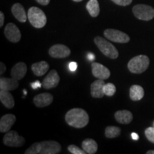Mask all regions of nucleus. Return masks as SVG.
Segmentation results:
<instances>
[{"label":"nucleus","mask_w":154,"mask_h":154,"mask_svg":"<svg viewBox=\"0 0 154 154\" xmlns=\"http://www.w3.org/2000/svg\"><path fill=\"white\" fill-rule=\"evenodd\" d=\"M65 120L69 126L76 128H82L88 124L89 117L85 110L75 108L66 113Z\"/></svg>","instance_id":"1"},{"label":"nucleus","mask_w":154,"mask_h":154,"mask_svg":"<svg viewBox=\"0 0 154 154\" xmlns=\"http://www.w3.org/2000/svg\"><path fill=\"white\" fill-rule=\"evenodd\" d=\"M149 58L146 55H138L131 59L128 63V69L133 74H141L149 68Z\"/></svg>","instance_id":"2"},{"label":"nucleus","mask_w":154,"mask_h":154,"mask_svg":"<svg viewBox=\"0 0 154 154\" xmlns=\"http://www.w3.org/2000/svg\"><path fill=\"white\" fill-rule=\"evenodd\" d=\"M94 42L102 54L106 57L111 59H117L119 57L118 50L112 44L106 40V38L101 36H96L94 38Z\"/></svg>","instance_id":"3"},{"label":"nucleus","mask_w":154,"mask_h":154,"mask_svg":"<svg viewBox=\"0 0 154 154\" xmlns=\"http://www.w3.org/2000/svg\"><path fill=\"white\" fill-rule=\"evenodd\" d=\"M27 17L30 24L35 28H43L47 24V17L44 11L38 7H31L28 11Z\"/></svg>","instance_id":"4"},{"label":"nucleus","mask_w":154,"mask_h":154,"mask_svg":"<svg viewBox=\"0 0 154 154\" xmlns=\"http://www.w3.org/2000/svg\"><path fill=\"white\" fill-rule=\"evenodd\" d=\"M133 13L140 20L149 21L154 17V9L146 5H136L133 7Z\"/></svg>","instance_id":"5"},{"label":"nucleus","mask_w":154,"mask_h":154,"mask_svg":"<svg viewBox=\"0 0 154 154\" xmlns=\"http://www.w3.org/2000/svg\"><path fill=\"white\" fill-rule=\"evenodd\" d=\"M3 142L5 145L9 147H21L25 143L26 140L15 131H9L4 136Z\"/></svg>","instance_id":"6"},{"label":"nucleus","mask_w":154,"mask_h":154,"mask_svg":"<svg viewBox=\"0 0 154 154\" xmlns=\"http://www.w3.org/2000/svg\"><path fill=\"white\" fill-rule=\"evenodd\" d=\"M103 34H104L105 37L108 39L111 42H116V43L125 44L128 43L130 41L129 36L119 30L108 29H106L104 31Z\"/></svg>","instance_id":"7"},{"label":"nucleus","mask_w":154,"mask_h":154,"mask_svg":"<svg viewBox=\"0 0 154 154\" xmlns=\"http://www.w3.org/2000/svg\"><path fill=\"white\" fill-rule=\"evenodd\" d=\"M49 54L56 59H63L68 57L71 54V50L68 47L63 44H54L50 47Z\"/></svg>","instance_id":"8"},{"label":"nucleus","mask_w":154,"mask_h":154,"mask_svg":"<svg viewBox=\"0 0 154 154\" xmlns=\"http://www.w3.org/2000/svg\"><path fill=\"white\" fill-rule=\"evenodd\" d=\"M5 35L9 42L17 43L22 38L20 30L13 23H9L5 28Z\"/></svg>","instance_id":"9"},{"label":"nucleus","mask_w":154,"mask_h":154,"mask_svg":"<svg viewBox=\"0 0 154 154\" xmlns=\"http://www.w3.org/2000/svg\"><path fill=\"white\" fill-rule=\"evenodd\" d=\"M40 143V154H58L61 152V146L55 140H44Z\"/></svg>","instance_id":"10"},{"label":"nucleus","mask_w":154,"mask_h":154,"mask_svg":"<svg viewBox=\"0 0 154 154\" xmlns=\"http://www.w3.org/2000/svg\"><path fill=\"white\" fill-rule=\"evenodd\" d=\"M92 74L94 77H96L99 79L105 80L108 79L111 76V72L109 69L103 65L97 62H93L91 63Z\"/></svg>","instance_id":"11"},{"label":"nucleus","mask_w":154,"mask_h":154,"mask_svg":"<svg viewBox=\"0 0 154 154\" xmlns=\"http://www.w3.org/2000/svg\"><path fill=\"white\" fill-rule=\"evenodd\" d=\"M60 82V77L56 70H51L42 82V86L45 89H51V88L57 87Z\"/></svg>","instance_id":"12"},{"label":"nucleus","mask_w":154,"mask_h":154,"mask_svg":"<svg viewBox=\"0 0 154 154\" xmlns=\"http://www.w3.org/2000/svg\"><path fill=\"white\" fill-rule=\"evenodd\" d=\"M53 96L49 93H42L34 96V103L36 107L43 108L49 106L52 103Z\"/></svg>","instance_id":"13"},{"label":"nucleus","mask_w":154,"mask_h":154,"mask_svg":"<svg viewBox=\"0 0 154 154\" xmlns=\"http://www.w3.org/2000/svg\"><path fill=\"white\" fill-rule=\"evenodd\" d=\"M16 122V116L8 113L3 116L0 119V131L1 133H7L11 129V126Z\"/></svg>","instance_id":"14"},{"label":"nucleus","mask_w":154,"mask_h":154,"mask_svg":"<svg viewBox=\"0 0 154 154\" xmlns=\"http://www.w3.org/2000/svg\"><path fill=\"white\" fill-rule=\"evenodd\" d=\"M27 66L24 62H19L12 67L11 70V76L17 81L22 80L26 76Z\"/></svg>","instance_id":"15"},{"label":"nucleus","mask_w":154,"mask_h":154,"mask_svg":"<svg viewBox=\"0 0 154 154\" xmlns=\"http://www.w3.org/2000/svg\"><path fill=\"white\" fill-rule=\"evenodd\" d=\"M19 81L14 78H5L2 77L0 79V89L5 91H14L19 87Z\"/></svg>","instance_id":"16"},{"label":"nucleus","mask_w":154,"mask_h":154,"mask_svg":"<svg viewBox=\"0 0 154 154\" xmlns=\"http://www.w3.org/2000/svg\"><path fill=\"white\" fill-rule=\"evenodd\" d=\"M106 83L102 79H98L94 82L91 85V94L94 98H102L105 95L103 92Z\"/></svg>","instance_id":"17"},{"label":"nucleus","mask_w":154,"mask_h":154,"mask_svg":"<svg viewBox=\"0 0 154 154\" xmlns=\"http://www.w3.org/2000/svg\"><path fill=\"white\" fill-rule=\"evenodd\" d=\"M114 116L117 122L122 124H128L133 120V114L131 112L127 110H121L116 111L115 113Z\"/></svg>","instance_id":"18"},{"label":"nucleus","mask_w":154,"mask_h":154,"mask_svg":"<svg viewBox=\"0 0 154 154\" xmlns=\"http://www.w3.org/2000/svg\"><path fill=\"white\" fill-rule=\"evenodd\" d=\"M11 12L19 22H25L28 18L25 12L24 7L19 3H16L11 7Z\"/></svg>","instance_id":"19"},{"label":"nucleus","mask_w":154,"mask_h":154,"mask_svg":"<svg viewBox=\"0 0 154 154\" xmlns=\"http://www.w3.org/2000/svg\"><path fill=\"white\" fill-rule=\"evenodd\" d=\"M0 101L2 103L7 109H11L15 104L14 99L9 91L1 90L0 91Z\"/></svg>","instance_id":"20"},{"label":"nucleus","mask_w":154,"mask_h":154,"mask_svg":"<svg viewBox=\"0 0 154 154\" xmlns=\"http://www.w3.org/2000/svg\"><path fill=\"white\" fill-rule=\"evenodd\" d=\"M49 65L47 61H42L39 62L34 63L32 65V70L34 75L37 76H43L49 71Z\"/></svg>","instance_id":"21"},{"label":"nucleus","mask_w":154,"mask_h":154,"mask_svg":"<svg viewBox=\"0 0 154 154\" xmlns=\"http://www.w3.org/2000/svg\"><path fill=\"white\" fill-rule=\"evenodd\" d=\"M82 149L86 153L94 154L98 150V144L91 138H86L82 142Z\"/></svg>","instance_id":"22"},{"label":"nucleus","mask_w":154,"mask_h":154,"mask_svg":"<svg viewBox=\"0 0 154 154\" xmlns=\"http://www.w3.org/2000/svg\"><path fill=\"white\" fill-rule=\"evenodd\" d=\"M144 90L139 85H133L130 88V98L133 101H139L143 97Z\"/></svg>","instance_id":"23"},{"label":"nucleus","mask_w":154,"mask_h":154,"mask_svg":"<svg viewBox=\"0 0 154 154\" xmlns=\"http://www.w3.org/2000/svg\"><path fill=\"white\" fill-rule=\"evenodd\" d=\"M86 9L92 17H96L99 14L100 7L98 0H89L86 4Z\"/></svg>","instance_id":"24"},{"label":"nucleus","mask_w":154,"mask_h":154,"mask_svg":"<svg viewBox=\"0 0 154 154\" xmlns=\"http://www.w3.org/2000/svg\"><path fill=\"white\" fill-rule=\"evenodd\" d=\"M121 129L117 126H108L105 129V136L108 138H116L120 136Z\"/></svg>","instance_id":"25"},{"label":"nucleus","mask_w":154,"mask_h":154,"mask_svg":"<svg viewBox=\"0 0 154 154\" xmlns=\"http://www.w3.org/2000/svg\"><path fill=\"white\" fill-rule=\"evenodd\" d=\"M116 91V88L114 84H111V83H108L106 84L103 88V92H104L105 95L108 96H112L115 94Z\"/></svg>","instance_id":"26"},{"label":"nucleus","mask_w":154,"mask_h":154,"mask_svg":"<svg viewBox=\"0 0 154 154\" xmlns=\"http://www.w3.org/2000/svg\"><path fill=\"white\" fill-rule=\"evenodd\" d=\"M41 151V143H34L26 150L25 154H40Z\"/></svg>","instance_id":"27"},{"label":"nucleus","mask_w":154,"mask_h":154,"mask_svg":"<svg viewBox=\"0 0 154 154\" xmlns=\"http://www.w3.org/2000/svg\"><path fill=\"white\" fill-rule=\"evenodd\" d=\"M68 151L72 154H85L86 153L84 150L79 149L78 146L75 145H69L67 148Z\"/></svg>","instance_id":"28"},{"label":"nucleus","mask_w":154,"mask_h":154,"mask_svg":"<svg viewBox=\"0 0 154 154\" xmlns=\"http://www.w3.org/2000/svg\"><path fill=\"white\" fill-rule=\"evenodd\" d=\"M145 135L147 139L154 143V127H149L145 131Z\"/></svg>","instance_id":"29"},{"label":"nucleus","mask_w":154,"mask_h":154,"mask_svg":"<svg viewBox=\"0 0 154 154\" xmlns=\"http://www.w3.org/2000/svg\"><path fill=\"white\" fill-rule=\"evenodd\" d=\"M115 4L119 6H127L131 4L133 0H111Z\"/></svg>","instance_id":"30"},{"label":"nucleus","mask_w":154,"mask_h":154,"mask_svg":"<svg viewBox=\"0 0 154 154\" xmlns=\"http://www.w3.org/2000/svg\"><path fill=\"white\" fill-rule=\"evenodd\" d=\"M69 69H70L72 72H75V71L77 69V67H78V64H77L76 62H74V61H72L69 63Z\"/></svg>","instance_id":"31"},{"label":"nucleus","mask_w":154,"mask_h":154,"mask_svg":"<svg viewBox=\"0 0 154 154\" xmlns=\"http://www.w3.org/2000/svg\"><path fill=\"white\" fill-rule=\"evenodd\" d=\"M31 86H32V88H34V89H36V88H39L40 87H42V84H41L38 81H36V82L32 83V84H31Z\"/></svg>","instance_id":"32"},{"label":"nucleus","mask_w":154,"mask_h":154,"mask_svg":"<svg viewBox=\"0 0 154 154\" xmlns=\"http://www.w3.org/2000/svg\"><path fill=\"white\" fill-rule=\"evenodd\" d=\"M6 72V66L3 62L0 63V74L3 75Z\"/></svg>","instance_id":"33"},{"label":"nucleus","mask_w":154,"mask_h":154,"mask_svg":"<svg viewBox=\"0 0 154 154\" xmlns=\"http://www.w3.org/2000/svg\"><path fill=\"white\" fill-rule=\"evenodd\" d=\"M36 1L37 2L38 4H40V5H44V6L48 5L50 2V0H36Z\"/></svg>","instance_id":"34"},{"label":"nucleus","mask_w":154,"mask_h":154,"mask_svg":"<svg viewBox=\"0 0 154 154\" xmlns=\"http://www.w3.org/2000/svg\"><path fill=\"white\" fill-rule=\"evenodd\" d=\"M4 22H5V15H4L2 11L0 12V27L3 26Z\"/></svg>","instance_id":"35"},{"label":"nucleus","mask_w":154,"mask_h":154,"mask_svg":"<svg viewBox=\"0 0 154 154\" xmlns=\"http://www.w3.org/2000/svg\"><path fill=\"white\" fill-rule=\"evenodd\" d=\"M131 138L135 140H137L139 139V136H138V135L137 134H136V133H132Z\"/></svg>","instance_id":"36"},{"label":"nucleus","mask_w":154,"mask_h":154,"mask_svg":"<svg viewBox=\"0 0 154 154\" xmlns=\"http://www.w3.org/2000/svg\"><path fill=\"white\" fill-rule=\"evenodd\" d=\"M88 59L89 61H94L95 59V55H94L91 53H89L88 54Z\"/></svg>","instance_id":"37"},{"label":"nucleus","mask_w":154,"mask_h":154,"mask_svg":"<svg viewBox=\"0 0 154 154\" xmlns=\"http://www.w3.org/2000/svg\"><path fill=\"white\" fill-rule=\"evenodd\" d=\"M147 154H154V150H150V151L146 152Z\"/></svg>","instance_id":"38"},{"label":"nucleus","mask_w":154,"mask_h":154,"mask_svg":"<svg viewBox=\"0 0 154 154\" xmlns=\"http://www.w3.org/2000/svg\"><path fill=\"white\" fill-rule=\"evenodd\" d=\"M74 2H80L83 1V0H73Z\"/></svg>","instance_id":"39"},{"label":"nucleus","mask_w":154,"mask_h":154,"mask_svg":"<svg viewBox=\"0 0 154 154\" xmlns=\"http://www.w3.org/2000/svg\"><path fill=\"white\" fill-rule=\"evenodd\" d=\"M24 94H26V91H25V90H24Z\"/></svg>","instance_id":"40"},{"label":"nucleus","mask_w":154,"mask_h":154,"mask_svg":"<svg viewBox=\"0 0 154 154\" xmlns=\"http://www.w3.org/2000/svg\"><path fill=\"white\" fill-rule=\"evenodd\" d=\"M153 125H154V124H153Z\"/></svg>","instance_id":"41"}]
</instances>
